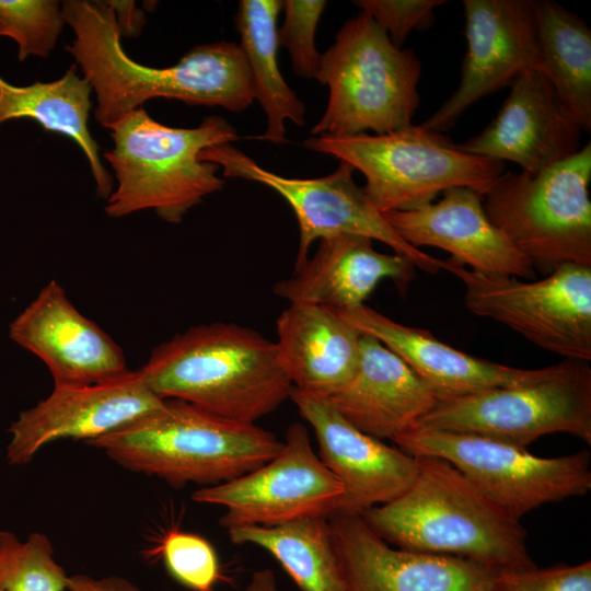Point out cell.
Listing matches in <instances>:
<instances>
[{
  "instance_id": "1",
  "label": "cell",
  "mask_w": 591,
  "mask_h": 591,
  "mask_svg": "<svg viewBox=\"0 0 591 591\" xmlns=\"http://www.w3.org/2000/svg\"><path fill=\"white\" fill-rule=\"evenodd\" d=\"M61 12L74 33L65 48L95 92L94 118L104 128L157 97L230 112H242L255 101L246 58L235 43L199 45L174 66L149 67L126 54L108 1L68 0L62 2Z\"/></svg>"
},
{
  "instance_id": "2",
  "label": "cell",
  "mask_w": 591,
  "mask_h": 591,
  "mask_svg": "<svg viewBox=\"0 0 591 591\" xmlns=\"http://www.w3.org/2000/svg\"><path fill=\"white\" fill-rule=\"evenodd\" d=\"M415 457L410 486L361 514L380 537L398 548L460 557L493 571L535 566L519 519L448 461Z\"/></svg>"
},
{
  "instance_id": "3",
  "label": "cell",
  "mask_w": 591,
  "mask_h": 591,
  "mask_svg": "<svg viewBox=\"0 0 591 591\" xmlns=\"http://www.w3.org/2000/svg\"><path fill=\"white\" fill-rule=\"evenodd\" d=\"M162 399L255 424L290 396L275 341L234 323L193 326L155 347L138 370Z\"/></svg>"
},
{
  "instance_id": "4",
  "label": "cell",
  "mask_w": 591,
  "mask_h": 591,
  "mask_svg": "<svg viewBox=\"0 0 591 591\" xmlns=\"http://www.w3.org/2000/svg\"><path fill=\"white\" fill-rule=\"evenodd\" d=\"M86 444L136 473L172 486H215L262 466L282 441L250 422L222 418L179 399Z\"/></svg>"
},
{
  "instance_id": "5",
  "label": "cell",
  "mask_w": 591,
  "mask_h": 591,
  "mask_svg": "<svg viewBox=\"0 0 591 591\" xmlns=\"http://www.w3.org/2000/svg\"><path fill=\"white\" fill-rule=\"evenodd\" d=\"M109 130L114 148L103 155L115 172L117 187L106 199V215L121 218L152 209L174 224L224 185L217 175L220 166L200 160V152L239 139L221 116L205 117L194 128H175L154 120L143 106Z\"/></svg>"
},
{
  "instance_id": "6",
  "label": "cell",
  "mask_w": 591,
  "mask_h": 591,
  "mask_svg": "<svg viewBox=\"0 0 591 591\" xmlns=\"http://www.w3.org/2000/svg\"><path fill=\"white\" fill-rule=\"evenodd\" d=\"M420 74L414 50L394 46L387 33L360 11L322 55L315 79L328 86L329 96L311 134L384 135L410 126L419 105Z\"/></svg>"
},
{
  "instance_id": "7",
  "label": "cell",
  "mask_w": 591,
  "mask_h": 591,
  "mask_svg": "<svg viewBox=\"0 0 591 591\" xmlns=\"http://www.w3.org/2000/svg\"><path fill=\"white\" fill-rule=\"evenodd\" d=\"M304 146L360 171L364 193L382 213L421 207L452 187L484 195L505 170L503 162L462 151L422 125L375 136H313Z\"/></svg>"
},
{
  "instance_id": "8",
  "label": "cell",
  "mask_w": 591,
  "mask_h": 591,
  "mask_svg": "<svg viewBox=\"0 0 591 591\" xmlns=\"http://www.w3.org/2000/svg\"><path fill=\"white\" fill-rule=\"evenodd\" d=\"M590 142L535 173L503 172L484 194L489 220L529 259L552 273L563 264L591 267Z\"/></svg>"
},
{
  "instance_id": "9",
  "label": "cell",
  "mask_w": 591,
  "mask_h": 591,
  "mask_svg": "<svg viewBox=\"0 0 591 591\" xmlns=\"http://www.w3.org/2000/svg\"><path fill=\"white\" fill-rule=\"evenodd\" d=\"M414 428L477 434L524 449L556 432L591 444L590 362L565 359L529 383L440 399Z\"/></svg>"
},
{
  "instance_id": "10",
  "label": "cell",
  "mask_w": 591,
  "mask_h": 591,
  "mask_svg": "<svg viewBox=\"0 0 591 591\" xmlns=\"http://www.w3.org/2000/svg\"><path fill=\"white\" fill-rule=\"evenodd\" d=\"M392 441L410 455L448 461L519 520L543 505L591 489V455L586 450L540 457L490 438L426 428H413Z\"/></svg>"
},
{
  "instance_id": "11",
  "label": "cell",
  "mask_w": 591,
  "mask_h": 591,
  "mask_svg": "<svg viewBox=\"0 0 591 591\" xmlns=\"http://www.w3.org/2000/svg\"><path fill=\"white\" fill-rule=\"evenodd\" d=\"M464 285L466 308L569 360H591V267L563 264L547 277L522 281L484 275L453 258L443 260Z\"/></svg>"
},
{
  "instance_id": "12",
  "label": "cell",
  "mask_w": 591,
  "mask_h": 591,
  "mask_svg": "<svg viewBox=\"0 0 591 591\" xmlns=\"http://www.w3.org/2000/svg\"><path fill=\"white\" fill-rule=\"evenodd\" d=\"M199 158L219 165L225 177L254 181L274 189L289 204L300 229L296 268L309 258L314 242L336 234H358L379 241L430 274L443 267V260L409 245L396 233L356 184L355 169L344 161L323 177L289 178L263 169L230 143L206 148Z\"/></svg>"
},
{
  "instance_id": "13",
  "label": "cell",
  "mask_w": 591,
  "mask_h": 591,
  "mask_svg": "<svg viewBox=\"0 0 591 591\" xmlns=\"http://www.w3.org/2000/svg\"><path fill=\"white\" fill-rule=\"evenodd\" d=\"M343 494L341 483L313 451L304 425L294 422L268 462L227 483L202 487L192 499L223 507L220 525L229 530L332 518Z\"/></svg>"
},
{
  "instance_id": "14",
  "label": "cell",
  "mask_w": 591,
  "mask_h": 591,
  "mask_svg": "<svg viewBox=\"0 0 591 591\" xmlns=\"http://www.w3.org/2000/svg\"><path fill=\"white\" fill-rule=\"evenodd\" d=\"M463 7L467 50L460 84L421 124L441 134L479 99L511 86L538 66L536 1L464 0Z\"/></svg>"
},
{
  "instance_id": "15",
  "label": "cell",
  "mask_w": 591,
  "mask_h": 591,
  "mask_svg": "<svg viewBox=\"0 0 591 591\" xmlns=\"http://www.w3.org/2000/svg\"><path fill=\"white\" fill-rule=\"evenodd\" d=\"M139 371L101 383L54 385L51 393L20 413L9 432L7 461L31 462L45 445L60 439L85 442L111 433L164 404Z\"/></svg>"
},
{
  "instance_id": "16",
  "label": "cell",
  "mask_w": 591,
  "mask_h": 591,
  "mask_svg": "<svg viewBox=\"0 0 591 591\" xmlns=\"http://www.w3.org/2000/svg\"><path fill=\"white\" fill-rule=\"evenodd\" d=\"M289 398L314 430L318 457L343 485L335 515H361L410 486L417 473L414 455L360 431L323 397L292 387Z\"/></svg>"
},
{
  "instance_id": "17",
  "label": "cell",
  "mask_w": 591,
  "mask_h": 591,
  "mask_svg": "<svg viewBox=\"0 0 591 591\" xmlns=\"http://www.w3.org/2000/svg\"><path fill=\"white\" fill-rule=\"evenodd\" d=\"M346 591H490L494 571L445 555L394 548L361 515L331 521Z\"/></svg>"
},
{
  "instance_id": "18",
  "label": "cell",
  "mask_w": 591,
  "mask_h": 591,
  "mask_svg": "<svg viewBox=\"0 0 591 591\" xmlns=\"http://www.w3.org/2000/svg\"><path fill=\"white\" fill-rule=\"evenodd\" d=\"M11 339L39 358L54 385H82L126 374L121 348L50 280L11 322Z\"/></svg>"
},
{
  "instance_id": "19",
  "label": "cell",
  "mask_w": 591,
  "mask_h": 591,
  "mask_svg": "<svg viewBox=\"0 0 591 591\" xmlns=\"http://www.w3.org/2000/svg\"><path fill=\"white\" fill-rule=\"evenodd\" d=\"M510 88L495 118L477 136L456 144L460 150L535 173L581 149V128L540 71H524Z\"/></svg>"
},
{
  "instance_id": "20",
  "label": "cell",
  "mask_w": 591,
  "mask_h": 591,
  "mask_svg": "<svg viewBox=\"0 0 591 591\" xmlns=\"http://www.w3.org/2000/svg\"><path fill=\"white\" fill-rule=\"evenodd\" d=\"M483 197L470 187H452L437 202L383 215L396 233L416 248H441L484 275L535 278L529 259L487 217Z\"/></svg>"
},
{
  "instance_id": "21",
  "label": "cell",
  "mask_w": 591,
  "mask_h": 591,
  "mask_svg": "<svg viewBox=\"0 0 591 591\" xmlns=\"http://www.w3.org/2000/svg\"><path fill=\"white\" fill-rule=\"evenodd\" d=\"M337 312L398 356L439 401L529 383L549 370L519 369L468 355L428 331L397 323L366 304Z\"/></svg>"
},
{
  "instance_id": "22",
  "label": "cell",
  "mask_w": 591,
  "mask_h": 591,
  "mask_svg": "<svg viewBox=\"0 0 591 591\" xmlns=\"http://www.w3.org/2000/svg\"><path fill=\"white\" fill-rule=\"evenodd\" d=\"M323 398L360 431L391 441L414 428L439 402L398 356L367 334L361 335L352 376Z\"/></svg>"
},
{
  "instance_id": "23",
  "label": "cell",
  "mask_w": 591,
  "mask_h": 591,
  "mask_svg": "<svg viewBox=\"0 0 591 591\" xmlns=\"http://www.w3.org/2000/svg\"><path fill=\"white\" fill-rule=\"evenodd\" d=\"M414 277L415 265L407 257L380 253L363 235L336 234L318 240L313 257L296 268L292 277L277 282L274 292L290 304L339 311L364 304L384 279L404 292Z\"/></svg>"
},
{
  "instance_id": "24",
  "label": "cell",
  "mask_w": 591,
  "mask_h": 591,
  "mask_svg": "<svg viewBox=\"0 0 591 591\" xmlns=\"http://www.w3.org/2000/svg\"><path fill=\"white\" fill-rule=\"evenodd\" d=\"M276 347L292 387L325 397L355 373L361 333L336 310L290 304L276 321Z\"/></svg>"
},
{
  "instance_id": "25",
  "label": "cell",
  "mask_w": 591,
  "mask_h": 591,
  "mask_svg": "<svg viewBox=\"0 0 591 591\" xmlns=\"http://www.w3.org/2000/svg\"><path fill=\"white\" fill-rule=\"evenodd\" d=\"M91 91L89 81L77 73L76 63L53 82L16 86L0 77V125L11 119H32L45 130L73 140L88 159L99 196L107 199L113 192V179L88 126Z\"/></svg>"
},
{
  "instance_id": "26",
  "label": "cell",
  "mask_w": 591,
  "mask_h": 591,
  "mask_svg": "<svg viewBox=\"0 0 591 591\" xmlns=\"http://www.w3.org/2000/svg\"><path fill=\"white\" fill-rule=\"evenodd\" d=\"M540 71L582 131L591 130V30L560 4L536 1Z\"/></svg>"
},
{
  "instance_id": "27",
  "label": "cell",
  "mask_w": 591,
  "mask_h": 591,
  "mask_svg": "<svg viewBox=\"0 0 591 591\" xmlns=\"http://www.w3.org/2000/svg\"><path fill=\"white\" fill-rule=\"evenodd\" d=\"M279 0H241L235 26L251 72L255 100L262 105L267 126L263 139L279 144L285 139V121L305 123V106L285 81L278 66L277 18Z\"/></svg>"
},
{
  "instance_id": "28",
  "label": "cell",
  "mask_w": 591,
  "mask_h": 591,
  "mask_svg": "<svg viewBox=\"0 0 591 591\" xmlns=\"http://www.w3.org/2000/svg\"><path fill=\"white\" fill-rule=\"evenodd\" d=\"M227 531L232 543L252 544L268 552L302 591H346L327 518H305L275 526H237Z\"/></svg>"
},
{
  "instance_id": "29",
  "label": "cell",
  "mask_w": 591,
  "mask_h": 591,
  "mask_svg": "<svg viewBox=\"0 0 591 591\" xmlns=\"http://www.w3.org/2000/svg\"><path fill=\"white\" fill-rule=\"evenodd\" d=\"M67 581L45 534L35 532L22 542L0 531V591H65Z\"/></svg>"
},
{
  "instance_id": "30",
  "label": "cell",
  "mask_w": 591,
  "mask_h": 591,
  "mask_svg": "<svg viewBox=\"0 0 591 591\" xmlns=\"http://www.w3.org/2000/svg\"><path fill=\"white\" fill-rule=\"evenodd\" d=\"M61 4L55 0H0V36L19 45V60L48 57L62 31Z\"/></svg>"
},
{
  "instance_id": "31",
  "label": "cell",
  "mask_w": 591,
  "mask_h": 591,
  "mask_svg": "<svg viewBox=\"0 0 591 591\" xmlns=\"http://www.w3.org/2000/svg\"><path fill=\"white\" fill-rule=\"evenodd\" d=\"M170 575L193 591H211L220 576L217 553L198 534L170 531L160 546Z\"/></svg>"
},
{
  "instance_id": "32",
  "label": "cell",
  "mask_w": 591,
  "mask_h": 591,
  "mask_svg": "<svg viewBox=\"0 0 591 591\" xmlns=\"http://www.w3.org/2000/svg\"><path fill=\"white\" fill-rule=\"evenodd\" d=\"M326 7L324 0L281 1L285 20L278 30V43L291 56L294 73L302 78H315L322 55L315 47V31Z\"/></svg>"
},
{
  "instance_id": "33",
  "label": "cell",
  "mask_w": 591,
  "mask_h": 591,
  "mask_svg": "<svg viewBox=\"0 0 591 591\" xmlns=\"http://www.w3.org/2000/svg\"><path fill=\"white\" fill-rule=\"evenodd\" d=\"M490 591H591V561L494 571Z\"/></svg>"
},
{
  "instance_id": "34",
  "label": "cell",
  "mask_w": 591,
  "mask_h": 591,
  "mask_svg": "<svg viewBox=\"0 0 591 591\" xmlns=\"http://www.w3.org/2000/svg\"><path fill=\"white\" fill-rule=\"evenodd\" d=\"M369 14L389 35L397 48H402L414 31H425L434 22V9L444 0H357L352 2Z\"/></svg>"
},
{
  "instance_id": "35",
  "label": "cell",
  "mask_w": 591,
  "mask_h": 591,
  "mask_svg": "<svg viewBox=\"0 0 591 591\" xmlns=\"http://www.w3.org/2000/svg\"><path fill=\"white\" fill-rule=\"evenodd\" d=\"M65 591H141L137 586L125 578L112 576L93 578L86 575L68 577Z\"/></svg>"
},
{
  "instance_id": "36",
  "label": "cell",
  "mask_w": 591,
  "mask_h": 591,
  "mask_svg": "<svg viewBox=\"0 0 591 591\" xmlns=\"http://www.w3.org/2000/svg\"><path fill=\"white\" fill-rule=\"evenodd\" d=\"M113 7L121 35L136 36L144 24V15L134 1H108Z\"/></svg>"
},
{
  "instance_id": "37",
  "label": "cell",
  "mask_w": 591,
  "mask_h": 591,
  "mask_svg": "<svg viewBox=\"0 0 591 591\" xmlns=\"http://www.w3.org/2000/svg\"><path fill=\"white\" fill-rule=\"evenodd\" d=\"M243 591H279L270 569L256 570Z\"/></svg>"
}]
</instances>
